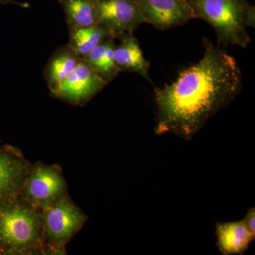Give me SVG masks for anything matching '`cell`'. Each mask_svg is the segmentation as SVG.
<instances>
[{
  "label": "cell",
  "mask_w": 255,
  "mask_h": 255,
  "mask_svg": "<svg viewBox=\"0 0 255 255\" xmlns=\"http://www.w3.org/2000/svg\"><path fill=\"white\" fill-rule=\"evenodd\" d=\"M251 236L255 239V208L251 207L247 211L244 219L242 220Z\"/></svg>",
  "instance_id": "2e32d148"
},
{
  "label": "cell",
  "mask_w": 255,
  "mask_h": 255,
  "mask_svg": "<svg viewBox=\"0 0 255 255\" xmlns=\"http://www.w3.org/2000/svg\"><path fill=\"white\" fill-rule=\"evenodd\" d=\"M112 35L113 34L109 28L100 23L87 27L73 28L69 30L70 38L68 45L82 58Z\"/></svg>",
  "instance_id": "5bb4252c"
},
{
  "label": "cell",
  "mask_w": 255,
  "mask_h": 255,
  "mask_svg": "<svg viewBox=\"0 0 255 255\" xmlns=\"http://www.w3.org/2000/svg\"><path fill=\"white\" fill-rule=\"evenodd\" d=\"M39 211L44 248L63 254L65 245L85 224L86 216L67 194Z\"/></svg>",
  "instance_id": "277c9868"
},
{
  "label": "cell",
  "mask_w": 255,
  "mask_h": 255,
  "mask_svg": "<svg viewBox=\"0 0 255 255\" xmlns=\"http://www.w3.org/2000/svg\"><path fill=\"white\" fill-rule=\"evenodd\" d=\"M66 194V182L60 169L53 165L37 164L29 167L20 196L40 210Z\"/></svg>",
  "instance_id": "5b68a950"
},
{
  "label": "cell",
  "mask_w": 255,
  "mask_h": 255,
  "mask_svg": "<svg viewBox=\"0 0 255 255\" xmlns=\"http://www.w3.org/2000/svg\"><path fill=\"white\" fill-rule=\"evenodd\" d=\"M29 167L18 151L0 146V204L21 196Z\"/></svg>",
  "instance_id": "9c48e42d"
},
{
  "label": "cell",
  "mask_w": 255,
  "mask_h": 255,
  "mask_svg": "<svg viewBox=\"0 0 255 255\" xmlns=\"http://www.w3.org/2000/svg\"><path fill=\"white\" fill-rule=\"evenodd\" d=\"M82 60L81 57L77 55L68 45L55 52L48 62L45 71V77L50 92L55 90L73 73Z\"/></svg>",
  "instance_id": "7c38bea8"
},
{
  "label": "cell",
  "mask_w": 255,
  "mask_h": 255,
  "mask_svg": "<svg viewBox=\"0 0 255 255\" xmlns=\"http://www.w3.org/2000/svg\"><path fill=\"white\" fill-rule=\"evenodd\" d=\"M42 248L39 209L21 196L0 204V254H24Z\"/></svg>",
  "instance_id": "3957f363"
},
{
  "label": "cell",
  "mask_w": 255,
  "mask_h": 255,
  "mask_svg": "<svg viewBox=\"0 0 255 255\" xmlns=\"http://www.w3.org/2000/svg\"><path fill=\"white\" fill-rule=\"evenodd\" d=\"M107 84L83 60L73 73L64 80L53 91V97L71 105L86 104L102 91Z\"/></svg>",
  "instance_id": "8992f818"
},
{
  "label": "cell",
  "mask_w": 255,
  "mask_h": 255,
  "mask_svg": "<svg viewBox=\"0 0 255 255\" xmlns=\"http://www.w3.org/2000/svg\"><path fill=\"white\" fill-rule=\"evenodd\" d=\"M120 43L115 45L114 57L120 72L136 73L151 82L149 69L150 63L144 58L140 43L133 33H121L114 35Z\"/></svg>",
  "instance_id": "30bf717a"
},
{
  "label": "cell",
  "mask_w": 255,
  "mask_h": 255,
  "mask_svg": "<svg viewBox=\"0 0 255 255\" xmlns=\"http://www.w3.org/2000/svg\"><path fill=\"white\" fill-rule=\"evenodd\" d=\"M98 19L115 35L133 33L145 23L135 0H97Z\"/></svg>",
  "instance_id": "ba28073f"
},
{
  "label": "cell",
  "mask_w": 255,
  "mask_h": 255,
  "mask_svg": "<svg viewBox=\"0 0 255 255\" xmlns=\"http://www.w3.org/2000/svg\"><path fill=\"white\" fill-rule=\"evenodd\" d=\"M115 40L113 35L109 37L107 39V50L95 70V73L107 85L117 78V75L120 73V70H119L114 60V51L116 45Z\"/></svg>",
  "instance_id": "9a60e30c"
},
{
  "label": "cell",
  "mask_w": 255,
  "mask_h": 255,
  "mask_svg": "<svg viewBox=\"0 0 255 255\" xmlns=\"http://www.w3.org/2000/svg\"><path fill=\"white\" fill-rule=\"evenodd\" d=\"M204 56L174 82L155 89L157 135L191 140L206 122L242 92L243 74L236 60L204 40Z\"/></svg>",
  "instance_id": "6da1fadb"
},
{
  "label": "cell",
  "mask_w": 255,
  "mask_h": 255,
  "mask_svg": "<svg viewBox=\"0 0 255 255\" xmlns=\"http://www.w3.org/2000/svg\"><path fill=\"white\" fill-rule=\"evenodd\" d=\"M145 23L164 31L183 26L194 18L187 0H135Z\"/></svg>",
  "instance_id": "52a82bcc"
},
{
  "label": "cell",
  "mask_w": 255,
  "mask_h": 255,
  "mask_svg": "<svg viewBox=\"0 0 255 255\" xmlns=\"http://www.w3.org/2000/svg\"><path fill=\"white\" fill-rule=\"evenodd\" d=\"M216 246L223 255L244 254L255 238L247 230L243 221L217 223L216 224Z\"/></svg>",
  "instance_id": "8fae6325"
},
{
  "label": "cell",
  "mask_w": 255,
  "mask_h": 255,
  "mask_svg": "<svg viewBox=\"0 0 255 255\" xmlns=\"http://www.w3.org/2000/svg\"><path fill=\"white\" fill-rule=\"evenodd\" d=\"M1 4H14L22 8H28L30 6V4L27 2H21L15 0H0V5Z\"/></svg>",
  "instance_id": "e0dca14e"
},
{
  "label": "cell",
  "mask_w": 255,
  "mask_h": 255,
  "mask_svg": "<svg viewBox=\"0 0 255 255\" xmlns=\"http://www.w3.org/2000/svg\"><path fill=\"white\" fill-rule=\"evenodd\" d=\"M194 18L209 23L223 46L246 48L251 38L247 28H255V7L248 0H187Z\"/></svg>",
  "instance_id": "7a4b0ae2"
},
{
  "label": "cell",
  "mask_w": 255,
  "mask_h": 255,
  "mask_svg": "<svg viewBox=\"0 0 255 255\" xmlns=\"http://www.w3.org/2000/svg\"><path fill=\"white\" fill-rule=\"evenodd\" d=\"M69 30L99 24L97 0H58Z\"/></svg>",
  "instance_id": "4fadbf2b"
}]
</instances>
